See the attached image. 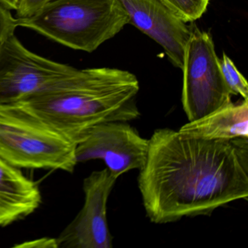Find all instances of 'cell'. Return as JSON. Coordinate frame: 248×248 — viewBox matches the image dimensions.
I'll return each mask as SVG.
<instances>
[{
  "mask_svg": "<svg viewBox=\"0 0 248 248\" xmlns=\"http://www.w3.org/2000/svg\"><path fill=\"white\" fill-rule=\"evenodd\" d=\"M149 140L138 186L146 216L166 224L210 216L248 200V139L210 140L157 129Z\"/></svg>",
  "mask_w": 248,
  "mask_h": 248,
  "instance_id": "6da1fadb",
  "label": "cell"
},
{
  "mask_svg": "<svg viewBox=\"0 0 248 248\" xmlns=\"http://www.w3.org/2000/svg\"><path fill=\"white\" fill-rule=\"evenodd\" d=\"M139 89L137 78L127 71L78 69L20 103L78 145L97 124L139 118Z\"/></svg>",
  "mask_w": 248,
  "mask_h": 248,
  "instance_id": "7a4b0ae2",
  "label": "cell"
},
{
  "mask_svg": "<svg viewBox=\"0 0 248 248\" xmlns=\"http://www.w3.org/2000/svg\"><path fill=\"white\" fill-rule=\"evenodd\" d=\"M16 21L18 27L87 53L95 51L130 24L119 0H53L32 16Z\"/></svg>",
  "mask_w": 248,
  "mask_h": 248,
  "instance_id": "3957f363",
  "label": "cell"
},
{
  "mask_svg": "<svg viewBox=\"0 0 248 248\" xmlns=\"http://www.w3.org/2000/svg\"><path fill=\"white\" fill-rule=\"evenodd\" d=\"M76 146L21 103L0 105V158L12 166L72 172Z\"/></svg>",
  "mask_w": 248,
  "mask_h": 248,
  "instance_id": "277c9868",
  "label": "cell"
},
{
  "mask_svg": "<svg viewBox=\"0 0 248 248\" xmlns=\"http://www.w3.org/2000/svg\"><path fill=\"white\" fill-rule=\"evenodd\" d=\"M183 108L188 121L199 120L232 101L208 32L191 27L183 63Z\"/></svg>",
  "mask_w": 248,
  "mask_h": 248,
  "instance_id": "5b68a950",
  "label": "cell"
},
{
  "mask_svg": "<svg viewBox=\"0 0 248 248\" xmlns=\"http://www.w3.org/2000/svg\"><path fill=\"white\" fill-rule=\"evenodd\" d=\"M77 70L32 53L14 34L0 47V105L21 102Z\"/></svg>",
  "mask_w": 248,
  "mask_h": 248,
  "instance_id": "8992f818",
  "label": "cell"
},
{
  "mask_svg": "<svg viewBox=\"0 0 248 248\" xmlns=\"http://www.w3.org/2000/svg\"><path fill=\"white\" fill-rule=\"evenodd\" d=\"M149 139L128 122H107L94 126L76 146L78 162L101 159L115 178L140 170L147 159Z\"/></svg>",
  "mask_w": 248,
  "mask_h": 248,
  "instance_id": "52a82bcc",
  "label": "cell"
},
{
  "mask_svg": "<svg viewBox=\"0 0 248 248\" xmlns=\"http://www.w3.org/2000/svg\"><path fill=\"white\" fill-rule=\"evenodd\" d=\"M117 180L107 168L91 172L84 179L83 207L56 238L59 248H113L107 202Z\"/></svg>",
  "mask_w": 248,
  "mask_h": 248,
  "instance_id": "ba28073f",
  "label": "cell"
},
{
  "mask_svg": "<svg viewBox=\"0 0 248 248\" xmlns=\"http://www.w3.org/2000/svg\"><path fill=\"white\" fill-rule=\"evenodd\" d=\"M128 14L130 24L163 47L168 59L182 69L191 27L159 0H119Z\"/></svg>",
  "mask_w": 248,
  "mask_h": 248,
  "instance_id": "9c48e42d",
  "label": "cell"
},
{
  "mask_svg": "<svg viewBox=\"0 0 248 248\" xmlns=\"http://www.w3.org/2000/svg\"><path fill=\"white\" fill-rule=\"evenodd\" d=\"M41 202L37 183L0 158V226L30 216Z\"/></svg>",
  "mask_w": 248,
  "mask_h": 248,
  "instance_id": "30bf717a",
  "label": "cell"
},
{
  "mask_svg": "<svg viewBox=\"0 0 248 248\" xmlns=\"http://www.w3.org/2000/svg\"><path fill=\"white\" fill-rule=\"evenodd\" d=\"M178 133L210 140L248 139V100L232 101L199 120L188 122Z\"/></svg>",
  "mask_w": 248,
  "mask_h": 248,
  "instance_id": "8fae6325",
  "label": "cell"
},
{
  "mask_svg": "<svg viewBox=\"0 0 248 248\" xmlns=\"http://www.w3.org/2000/svg\"><path fill=\"white\" fill-rule=\"evenodd\" d=\"M185 22H192L202 16L209 0H159Z\"/></svg>",
  "mask_w": 248,
  "mask_h": 248,
  "instance_id": "7c38bea8",
  "label": "cell"
},
{
  "mask_svg": "<svg viewBox=\"0 0 248 248\" xmlns=\"http://www.w3.org/2000/svg\"><path fill=\"white\" fill-rule=\"evenodd\" d=\"M220 69L223 79L232 95H240L242 99L248 100V85L246 79L238 71L230 58L225 53L220 60Z\"/></svg>",
  "mask_w": 248,
  "mask_h": 248,
  "instance_id": "4fadbf2b",
  "label": "cell"
},
{
  "mask_svg": "<svg viewBox=\"0 0 248 248\" xmlns=\"http://www.w3.org/2000/svg\"><path fill=\"white\" fill-rule=\"evenodd\" d=\"M17 27L16 18L13 16L11 10L0 2V47L8 37L15 34Z\"/></svg>",
  "mask_w": 248,
  "mask_h": 248,
  "instance_id": "5bb4252c",
  "label": "cell"
},
{
  "mask_svg": "<svg viewBox=\"0 0 248 248\" xmlns=\"http://www.w3.org/2000/svg\"><path fill=\"white\" fill-rule=\"evenodd\" d=\"M53 0H19L16 10V18L21 19L32 16Z\"/></svg>",
  "mask_w": 248,
  "mask_h": 248,
  "instance_id": "9a60e30c",
  "label": "cell"
},
{
  "mask_svg": "<svg viewBox=\"0 0 248 248\" xmlns=\"http://www.w3.org/2000/svg\"><path fill=\"white\" fill-rule=\"evenodd\" d=\"M18 248H58L56 238L44 237L35 239L31 242H24L21 245H16Z\"/></svg>",
  "mask_w": 248,
  "mask_h": 248,
  "instance_id": "2e32d148",
  "label": "cell"
},
{
  "mask_svg": "<svg viewBox=\"0 0 248 248\" xmlns=\"http://www.w3.org/2000/svg\"><path fill=\"white\" fill-rule=\"evenodd\" d=\"M0 2L12 11H16L18 8L19 0H0Z\"/></svg>",
  "mask_w": 248,
  "mask_h": 248,
  "instance_id": "e0dca14e",
  "label": "cell"
}]
</instances>
